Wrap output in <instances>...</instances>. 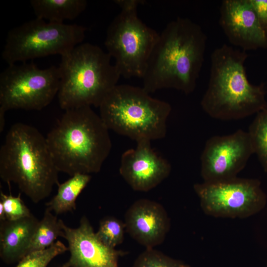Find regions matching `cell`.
I'll return each mask as SVG.
<instances>
[{
  "label": "cell",
  "mask_w": 267,
  "mask_h": 267,
  "mask_svg": "<svg viewBox=\"0 0 267 267\" xmlns=\"http://www.w3.org/2000/svg\"><path fill=\"white\" fill-rule=\"evenodd\" d=\"M207 37L201 27L187 18L170 22L159 34L144 75L143 89L149 94L173 89L194 91L204 60Z\"/></svg>",
  "instance_id": "6da1fadb"
},
{
  "label": "cell",
  "mask_w": 267,
  "mask_h": 267,
  "mask_svg": "<svg viewBox=\"0 0 267 267\" xmlns=\"http://www.w3.org/2000/svg\"><path fill=\"white\" fill-rule=\"evenodd\" d=\"M46 137L56 168L73 176L98 173L109 156V130L90 106L65 111Z\"/></svg>",
  "instance_id": "7a4b0ae2"
},
{
  "label": "cell",
  "mask_w": 267,
  "mask_h": 267,
  "mask_svg": "<svg viewBox=\"0 0 267 267\" xmlns=\"http://www.w3.org/2000/svg\"><path fill=\"white\" fill-rule=\"evenodd\" d=\"M247 57L245 51L227 44L212 52L209 82L200 102L211 118L236 120L267 109L264 85H254L248 80Z\"/></svg>",
  "instance_id": "3957f363"
},
{
  "label": "cell",
  "mask_w": 267,
  "mask_h": 267,
  "mask_svg": "<svg viewBox=\"0 0 267 267\" xmlns=\"http://www.w3.org/2000/svg\"><path fill=\"white\" fill-rule=\"evenodd\" d=\"M46 137L36 128L22 123L8 131L0 149V177L38 203L58 185V173Z\"/></svg>",
  "instance_id": "277c9868"
},
{
  "label": "cell",
  "mask_w": 267,
  "mask_h": 267,
  "mask_svg": "<svg viewBox=\"0 0 267 267\" xmlns=\"http://www.w3.org/2000/svg\"><path fill=\"white\" fill-rule=\"evenodd\" d=\"M111 58L89 43H81L61 56L57 96L62 109L99 107L121 77Z\"/></svg>",
  "instance_id": "5b68a950"
},
{
  "label": "cell",
  "mask_w": 267,
  "mask_h": 267,
  "mask_svg": "<svg viewBox=\"0 0 267 267\" xmlns=\"http://www.w3.org/2000/svg\"><path fill=\"white\" fill-rule=\"evenodd\" d=\"M99 108L109 130L136 142L164 138L172 110L169 103L152 97L142 87L127 84L115 86Z\"/></svg>",
  "instance_id": "8992f818"
},
{
  "label": "cell",
  "mask_w": 267,
  "mask_h": 267,
  "mask_svg": "<svg viewBox=\"0 0 267 267\" xmlns=\"http://www.w3.org/2000/svg\"><path fill=\"white\" fill-rule=\"evenodd\" d=\"M86 28L36 18L9 31L2 52L8 65L51 55L60 56L82 43Z\"/></svg>",
  "instance_id": "52a82bcc"
},
{
  "label": "cell",
  "mask_w": 267,
  "mask_h": 267,
  "mask_svg": "<svg viewBox=\"0 0 267 267\" xmlns=\"http://www.w3.org/2000/svg\"><path fill=\"white\" fill-rule=\"evenodd\" d=\"M137 8L122 9L109 24L104 42L121 76L142 79L159 34L138 17Z\"/></svg>",
  "instance_id": "ba28073f"
},
{
  "label": "cell",
  "mask_w": 267,
  "mask_h": 267,
  "mask_svg": "<svg viewBox=\"0 0 267 267\" xmlns=\"http://www.w3.org/2000/svg\"><path fill=\"white\" fill-rule=\"evenodd\" d=\"M58 67L39 68L33 62L8 65L0 74V115L12 109L41 110L57 96Z\"/></svg>",
  "instance_id": "9c48e42d"
},
{
  "label": "cell",
  "mask_w": 267,
  "mask_h": 267,
  "mask_svg": "<svg viewBox=\"0 0 267 267\" xmlns=\"http://www.w3.org/2000/svg\"><path fill=\"white\" fill-rule=\"evenodd\" d=\"M193 189L203 212L215 218L246 219L259 213L267 203L261 182L255 178L197 183Z\"/></svg>",
  "instance_id": "30bf717a"
},
{
  "label": "cell",
  "mask_w": 267,
  "mask_h": 267,
  "mask_svg": "<svg viewBox=\"0 0 267 267\" xmlns=\"http://www.w3.org/2000/svg\"><path fill=\"white\" fill-rule=\"evenodd\" d=\"M253 154L247 132L240 129L230 134L212 136L200 157L203 182H220L237 178Z\"/></svg>",
  "instance_id": "8fae6325"
},
{
  "label": "cell",
  "mask_w": 267,
  "mask_h": 267,
  "mask_svg": "<svg viewBox=\"0 0 267 267\" xmlns=\"http://www.w3.org/2000/svg\"><path fill=\"white\" fill-rule=\"evenodd\" d=\"M219 24L229 43L241 50L246 51L267 46L266 30L250 0H223Z\"/></svg>",
  "instance_id": "7c38bea8"
},
{
  "label": "cell",
  "mask_w": 267,
  "mask_h": 267,
  "mask_svg": "<svg viewBox=\"0 0 267 267\" xmlns=\"http://www.w3.org/2000/svg\"><path fill=\"white\" fill-rule=\"evenodd\" d=\"M63 238L67 240L70 257L63 267H119V259L126 252L104 244L97 238L89 221L83 216L77 228L63 222Z\"/></svg>",
  "instance_id": "4fadbf2b"
},
{
  "label": "cell",
  "mask_w": 267,
  "mask_h": 267,
  "mask_svg": "<svg viewBox=\"0 0 267 267\" xmlns=\"http://www.w3.org/2000/svg\"><path fill=\"white\" fill-rule=\"evenodd\" d=\"M136 143L135 148L122 154L119 172L133 189L147 192L168 177L172 167L153 149L151 141L142 140Z\"/></svg>",
  "instance_id": "5bb4252c"
},
{
  "label": "cell",
  "mask_w": 267,
  "mask_h": 267,
  "mask_svg": "<svg viewBox=\"0 0 267 267\" xmlns=\"http://www.w3.org/2000/svg\"><path fill=\"white\" fill-rule=\"evenodd\" d=\"M126 230L145 248H154L165 240L170 228V220L159 202L140 199L134 202L125 215Z\"/></svg>",
  "instance_id": "9a60e30c"
},
{
  "label": "cell",
  "mask_w": 267,
  "mask_h": 267,
  "mask_svg": "<svg viewBox=\"0 0 267 267\" xmlns=\"http://www.w3.org/2000/svg\"><path fill=\"white\" fill-rule=\"evenodd\" d=\"M40 221L33 214L0 221V257L6 264L19 262L28 254Z\"/></svg>",
  "instance_id": "2e32d148"
},
{
  "label": "cell",
  "mask_w": 267,
  "mask_h": 267,
  "mask_svg": "<svg viewBox=\"0 0 267 267\" xmlns=\"http://www.w3.org/2000/svg\"><path fill=\"white\" fill-rule=\"evenodd\" d=\"M36 18L55 23L72 20L86 9L85 0H31Z\"/></svg>",
  "instance_id": "e0dca14e"
},
{
  "label": "cell",
  "mask_w": 267,
  "mask_h": 267,
  "mask_svg": "<svg viewBox=\"0 0 267 267\" xmlns=\"http://www.w3.org/2000/svg\"><path fill=\"white\" fill-rule=\"evenodd\" d=\"M91 178L90 175L77 174L59 183L57 193L46 203V208L56 215L76 210V199Z\"/></svg>",
  "instance_id": "ac0fdd59"
},
{
  "label": "cell",
  "mask_w": 267,
  "mask_h": 267,
  "mask_svg": "<svg viewBox=\"0 0 267 267\" xmlns=\"http://www.w3.org/2000/svg\"><path fill=\"white\" fill-rule=\"evenodd\" d=\"M63 222L62 220L58 219L51 213V211L46 208L44 216L37 227L28 254L45 249L52 245L58 237H63Z\"/></svg>",
  "instance_id": "d6986e66"
},
{
  "label": "cell",
  "mask_w": 267,
  "mask_h": 267,
  "mask_svg": "<svg viewBox=\"0 0 267 267\" xmlns=\"http://www.w3.org/2000/svg\"><path fill=\"white\" fill-rule=\"evenodd\" d=\"M247 132L254 154H256L264 171L267 173V109L257 114Z\"/></svg>",
  "instance_id": "ffe728a7"
},
{
  "label": "cell",
  "mask_w": 267,
  "mask_h": 267,
  "mask_svg": "<svg viewBox=\"0 0 267 267\" xmlns=\"http://www.w3.org/2000/svg\"><path fill=\"white\" fill-rule=\"evenodd\" d=\"M125 229V223L122 221L113 216H108L100 221L95 233L104 244L115 248L123 242Z\"/></svg>",
  "instance_id": "44dd1931"
},
{
  "label": "cell",
  "mask_w": 267,
  "mask_h": 267,
  "mask_svg": "<svg viewBox=\"0 0 267 267\" xmlns=\"http://www.w3.org/2000/svg\"><path fill=\"white\" fill-rule=\"evenodd\" d=\"M68 250V247L59 240L50 247L31 252L24 257L15 267H47L56 256Z\"/></svg>",
  "instance_id": "7402d4cb"
},
{
  "label": "cell",
  "mask_w": 267,
  "mask_h": 267,
  "mask_svg": "<svg viewBox=\"0 0 267 267\" xmlns=\"http://www.w3.org/2000/svg\"><path fill=\"white\" fill-rule=\"evenodd\" d=\"M132 267H190L184 262L173 258L154 248H145Z\"/></svg>",
  "instance_id": "603a6c76"
},
{
  "label": "cell",
  "mask_w": 267,
  "mask_h": 267,
  "mask_svg": "<svg viewBox=\"0 0 267 267\" xmlns=\"http://www.w3.org/2000/svg\"><path fill=\"white\" fill-rule=\"evenodd\" d=\"M0 201L4 207L6 220H16L32 214L21 199L20 193L17 196H13L11 193L6 195L0 190Z\"/></svg>",
  "instance_id": "cb8c5ba5"
},
{
  "label": "cell",
  "mask_w": 267,
  "mask_h": 267,
  "mask_svg": "<svg viewBox=\"0 0 267 267\" xmlns=\"http://www.w3.org/2000/svg\"><path fill=\"white\" fill-rule=\"evenodd\" d=\"M262 26L267 28V0H250Z\"/></svg>",
  "instance_id": "d4e9b609"
},
{
  "label": "cell",
  "mask_w": 267,
  "mask_h": 267,
  "mask_svg": "<svg viewBox=\"0 0 267 267\" xmlns=\"http://www.w3.org/2000/svg\"><path fill=\"white\" fill-rule=\"evenodd\" d=\"M114 2L122 9H132L137 8L138 5L143 4L144 0H116Z\"/></svg>",
  "instance_id": "484cf974"
},
{
  "label": "cell",
  "mask_w": 267,
  "mask_h": 267,
  "mask_svg": "<svg viewBox=\"0 0 267 267\" xmlns=\"http://www.w3.org/2000/svg\"><path fill=\"white\" fill-rule=\"evenodd\" d=\"M6 220L5 213L2 203L0 201V221Z\"/></svg>",
  "instance_id": "4316f807"
},
{
  "label": "cell",
  "mask_w": 267,
  "mask_h": 267,
  "mask_svg": "<svg viewBox=\"0 0 267 267\" xmlns=\"http://www.w3.org/2000/svg\"><path fill=\"white\" fill-rule=\"evenodd\" d=\"M267 267V265H266V267Z\"/></svg>",
  "instance_id": "83f0119b"
}]
</instances>
